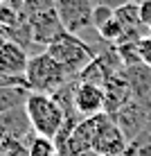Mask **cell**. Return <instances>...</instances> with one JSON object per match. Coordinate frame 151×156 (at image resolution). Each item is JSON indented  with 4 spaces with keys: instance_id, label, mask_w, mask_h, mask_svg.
<instances>
[{
    "instance_id": "cell-1",
    "label": "cell",
    "mask_w": 151,
    "mask_h": 156,
    "mask_svg": "<svg viewBox=\"0 0 151 156\" xmlns=\"http://www.w3.org/2000/svg\"><path fill=\"white\" fill-rule=\"evenodd\" d=\"M45 52L54 59L57 63H61V66L66 68L70 79H77L79 73L97 57V52L81 39V36L70 34L66 30H63L52 43H47Z\"/></svg>"
},
{
    "instance_id": "cell-2",
    "label": "cell",
    "mask_w": 151,
    "mask_h": 156,
    "mask_svg": "<svg viewBox=\"0 0 151 156\" xmlns=\"http://www.w3.org/2000/svg\"><path fill=\"white\" fill-rule=\"evenodd\" d=\"M25 113L29 118L32 131L36 136H45L54 140L57 133L61 131L63 122H66V111L52 95L45 93H29L25 102Z\"/></svg>"
},
{
    "instance_id": "cell-3",
    "label": "cell",
    "mask_w": 151,
    "mask_h": 156,
    "mask_svg": "<svg viewBox=\"0 0 151 156\" xmlns=\"http://www.w3.org/2000/svg\"><path fill=\"white\" fill-rule=\"evenodd\" d=\"M68 82H70V75L66 73V68L61 63H57L45 50L29 57L27 70H25V84L32 93L54 95Z\"/></svg>"
},
{
    "instance_id": "cell-4",
    "label": "cell",
    "mask_w": 151,
    "mask_h": 156,
    "mask_svg": "<svg viewBox=\"0 0 151 156\" xmlns=\"http://www.w3.org/2000/svg\"><path fill=\"white\" fill-rule=\"evenodd\" d=\"M126 149H129V140L122 133V129L115 125V120L108 113H101L90 154H95V156H124Z\"/></svg>"
},
{
    "instance_id": "cell-5",
    "label": "cell",
    "mask_w": 151,
    "mask_h": 156,
    "mask_svg": "<svg viewBox=\"0 0 151 156\" xmlns=\"http://www.w3.org/2000/svg\"><path fill=\"white\" fill-rule=\"evenodd\" d=\"M111 118L115 120V125L122 129V133L126 136V140L133 143L151 122V102L131 100L124 109H120Z\"/></svg>"
},
{
    "instance_id": "cell-6",
    "label": "cell",
    "mask_w": 151,
    "mask_h": 156,
    "mask_svg": "<svg viewBox=\"0 0 151 156\" xmlns=\"http://www.w3.org/2000/svg\"><path fill=\"white\" fill-rule=\"evenodd\" d=\"M54 9L63 30L70 34H79L86 27H93V0H57Z\"/></svg>"
},
{
    "instance_id": "cell-7",
    "label": "cell",
    "mask_w": 151,
    "mask_h": 156,
    "mask_svg": "<svg viewBox=\"0 0 151 156\" xmlns=\"http://www.w3.org/2000/svg\"><path fill=\"white\" fill-rule=\"evenodd\" d=\"M72 106L77 111L79 118H93L104 113L106 109V93L104 86L88 84V82H79L74 84V95H72Z\"/></svg>"
},
{
    "instance_id": "cell-8",
    "label": "cell",
    "mask_w": 151,
    "mask_h": 156,
    "mask_svg": "<svg viewBox=\"0 0 151 156\" xmlns=\"http://www.w3.org/2000/svg\"><path fill=\"white\" fill-rule=\"evenodd\" d=\"M29 57L25 48L9 39H0V73L14 79H25V70H27Z\"/></svg>"
},
{
    "instance_id": "cell-9",
    "label": "cell",
    "mask_w": 151,
    "mask_h": 156,
    "mask_svg": "<svg viewBox=\"0 0 151 156\" xmlns=\"http://www.w3.org/2000/svg\"><path fill=\"white\" fill-rule=\"evenodd\" d=\"M124 79L131 90V100L140 102H151V68L144 66L142 61L133 63V66H124Z\"/></svg>"
},
{
    "instance_id": "cell-10",
    "label": "cell",
    "mask_w": 151,
    "mask_h": 156,
    "mask_svg": "<svg viewBox=\"0 0 151 156\" xmlns=\"http://www.w3.org/2000/svg\"><path fill=\"white\" fill-rule=\"evenodd\" d=\"M104 93H106L104 113H108V115H115L120 109H124V106L131 102V90H129V84H126V79H124L122 73H117L115 77H111L108 82L104 84Z\"/></svg>"
},
{
    "instance_id": "cell-11",
    "label": "cell",
    "mask_w": 151,
    "mask_h": 156,
    "mask_svg": "<svg viewBox=\"0 0 151 156\" xmlns=\"http://www.w3.org/2000/svg\"><path fill=\"white\" fill-rule=\"evenodd\" d=\"M29 93L32 90L25 84L2 86V88H0V115L9 113V111H16V109H25V102H27Z\"/></svg>"
},
{
    "instance_id": "cell-12",
    "label": "cell",
    "mask_w": 151,
    "mask_h": 156,
    "mask_svg": "<svg viewBox=\"0 0 151 156\" xmlns=\"http://www.w3.org/2000/svg\"><path fill=\"white\" fill-rule=\"evenodd\" d=\"M99 36H101V41H106V43H113V45H117L122 39H124V27H122V23L113 16V18L108 20V23L104 25V27L99 30Z\"/></svg>"
},
{
    "instance_id": "cell-13",
    "label": "cell",
    "mask_w": 151,
    "mask_h": 156,
    "mask_svg": "<svg viewBox=\"0 0 151 156\" xmlns=\"http://www.w3.org/2000/svg\"><path fill=\"white\" fill-rule=\"evenodd\" d=\"M113 16H115V12H113L111 7H106V5H95V9H93V27L99 32Z\"/></svg>"
},
{
    "instance_id": "cell-14",
    "label": "cell",
    "mask_w": 151,
    "mask_h": 156,
    "mask_svg": "<svg viewBox=\"0 0 151 156\" xmlns=\"http://www.w3.org/2000/svg\"><path fill=\"white\" fill-rule=\"evenodd\" d=\"M138 55H140V61L151 68V32L138 41Z\"/></svg>"
},
{
    "instance_id": "cell-15",
    "label": "cell",
    "mask_w": 151,
    "mask_h": 156,
    "mask_svg": "<svg viewBox=\"0 0 151 156\" xmlns=\"http://www.w3.org/2000/svg\"><path fill=\"white\" fill-rule=\"evenodd\" d=\"M140 20H142V25L151 32V0H142V2H140Z\"/></svg>"
},
{
    "instance_id": "cell-16",
    "label": "cell",
    "mask_w": 151,
    "mask_h": 156,
    "mask_svg": "<svg viewBox=\"0 0 151 156\" xmlns=\"http://www.w3.org/2000/svg\"><path fill=\"white\" fill-rule=\"evenodd\" d=\"M129 2H133V0H101L99 5H106V7H111L113 12H117L120 7H124V5H129Z\"/></svg>"
},
{
    "instance_id": "cell-17",
    "label": "cell",
    "mask_w": 151,
    "mask_h": 156,
    "mask_svg": "<svg viewBox=\"0 0 151 156\" xmlns=\"http://www.w3.org/2000/svg\"><path fill=\"white\" fill-rule=\"evenodd\" d=\"M133 2H138V5H140V2H142V0H133Z\"/></svg>"
},
{
    "instance_id": "cell-18",
    "label": "cell",
    "mask_w": 151,
    "mask_h": 156,
    "mask_svg": "<svg viewBox=\"0 0 151 156\" xmlns=\"http://www.w3.org/2000/svg\"><path fill=\"white\" fill-rule=\"evenodd\" d=\"M2 156H12V152H9V154H2Z\"/></svg>"
},
{
    "instance_id": "cell-19",
    "label": "cell",
    "mask_w": 151,
    "mask_h": 156,
    "mask_svg": "<svg viewBox=\"0 0 151 156\" xmlns=\"http://www.w3.org/2000/svg\"><path fill=\"white\" fill-rule=\"evenodd\" d=\"M2 2H5V0H2Z\"/></svg>"
}]
</instances>
